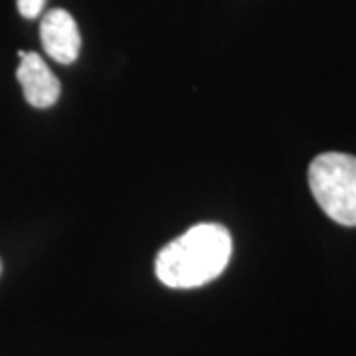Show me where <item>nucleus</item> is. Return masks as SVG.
Wrapping results in <instances>:
<instances>
[{
  "instance_id": "1",
  "label": "nucleus",
  "mask_w": 356,
  "mask_h": 356,
  "mask_svg": "<svg viewBox=\"0 0 356 356\" xmlns=\"http://www.w3.org/2000/svg\"><path fill=\"white\" fill-rule=\"evenodd\" d=\"M232 236L220 224H198L156 255L154 271L172 289H194L214 281L228 267Z\"/></svg>"
},
{
  "instance_id": "2",
  "label": "nucleus",
  "mask_w": 356,
  "mask_h": 356,
  "mask_svg": "<svg viewBox=\"0 0 356 356\" xmlns=\"http://www.w3.org/2000/svg\"><path fill=\"white\" fill-rule=\"evenodd\" d=\"M309 186L327 216L356 228V156L325 153L309 166Z\"/></svg>"
},
{
  "instance_id": "3",
  "label": "nucleus",
  "mask_w": 356,
  "mask_h": 356,
  "mask_svg": "<svg viewBox=\"0 0 356 356\" xmlns=\"http://www.w3.org/2000/svg\"><path fill=\"white\" fill-rule=\"evenodd\" d=\"M42 46L51 60L60 64L76 62L81 48V36L74 16L64 8H54L42 18L40 24Z\"/></svg>"
},
{
  "instance_id": "4",
  "label": "nucleus",
  "mask_w": 356,
  "mask_h": 356,
  "mask_svg": "<svg viewBox=\"0 0 356 356\" xmlns=\"http://www.w3.org/2000/svg\"><path fill=\"white\" fill-rule=\"evenodd\" d=\"M20 65L16 70V77L22 86L26 102L32 107L46 109L51 107L60 97V81L51 74V70L36 51H18Z\"/></svg>"
},
{
  "instance_id": "5",
  "label": "nucleus",
  "mask_w": 356,
  "mask_h": 356,
  "mask_svg": "<svg viewBox=\"0 0 356 356\" xmlns=\"http://www.w3.org/2000/svg\"><path fill=\"white\" fill-rule=\"evenodd\" d=\"M16 4H18V13L28 20H32V18L40 16L46 0H16Z\"/></svg>"
},
{
  "instance_id": "6",
  "label": "nucleus",
  "mask_w": 356,
  "mask_h": 356,
  "mask_svg": "<svg viewBox=\"0 0 356 356\" xmlns=\"http://www.w3.org/2000/svg\"><path fill=\"white\" fill-rule=\"evenodd\" d=\"M0 273H2V261H0Z\"/></svg>"
}]
</instances>
